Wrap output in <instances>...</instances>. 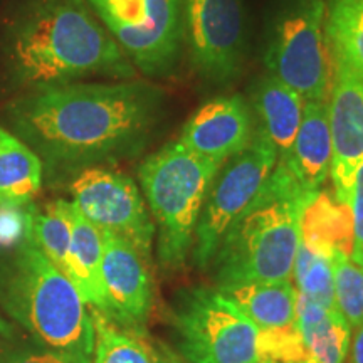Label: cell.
<instances>
[{"mask_svg": "<svg viewBox=\"0 0 363 363\" xmlns=\"http://www.w3.org/2000/svg\"><path fill=\"white\" fill-rule=\"evenodd\" d=\"M162 108V91L143 83L44 86L16 106L24 133L45 155L89 162L133 147Z\"/></svg>", "mask_w": 363, "mask_h": 363, "instance_id": "6da1fadb", "label": "cell"}, {"mask_svg": "<svg viewBox=\"0 0 363 363\" xmlns=\"http://www.w3.org/2000/svg\"><path fill=\"white\" fill-rule=\"evenodd\" d=\"M17 78L33 86L66 84L89 74L133 76V67L81 0H49L17 29Z\"/></svg>", "mask_w": 363, "mask_h": 363, "instance_id": "7a4b0ae2", "label": "cell"}, {"mask_svg": "<svg viewBox=\"0 0 363 363\" xmlns=\"http://www.w3.org/2000/svg\"><path fill=\"white\" fill-rule=\"evenodd\" d=\"M313 195L276 163L264 187L217 247L211 262L217 288L291 281L301 216Z\"/></svg>", "mask_w": 363, "mask_h": 363, "instance_id": "3957f363", "label": "cell"}, {"mask_svg": "<svg viewBox=\"0 0 363 363\" xmlns=\"http://www.w3.org/2000/svg\"><path fill=\"white\" fill-rule=\"evenodd\" d=\"M0 301L35 342L91 363V310L72 281L27 238L0 271Z\"/></svg>", "mask_w": 363, "mask_h": 363, "instance_id": "277c9868", "label": "cell"}, {"mask_svg": "<svg viewBox=\"0 0 363 363\" xmlns=\"http://www.w3.org/2000/svg\"><path fill=\"white\" fill-rule=\"evenodd\" d=\"M220 167L190 152L179 140L140 165L138 179L160 230L158 254L165 266H182L192 251L195 227Z\"/></svg>", "mask_w": 363, "mask_h": 363, "instance_id": "5b68a950", "label": "cell"}, {"mask_svg": "<svg viewBox=\"0 0 363 363\" xmlns=\"http://www.w3.org/2000/svg\"><path fill=\"white\" fill-rule=\"evenodd\" d=\"M174 326L185 363H271L262 355L261 330L217 289L180 293Z\"/></svg>", "mask_w": 363, "mask_h": 363, "instance_id": "8992f818", "label": "cell"}, {"mask_svg": "<svg viewBox=\"0 0 363 363\" xmlns=\"http://www.w3.org/2000/svg\"><path fill=\"white\" fill-rule=\"evenodd\" d=\"M266 66L305 101H328L335 61L326 35L325 0H301L278 22Z\"/></svg>", "mask_w": 363, "mask_h": 363, "instance_id": "52a82bcc", "label": "cell"}, {"mask_svg": "<svg viewBox=\"0 0 363 363\" xmlns=\"http://www.w3.org/2000/svg\"><path fill=\"white\" fill-rule=\"evenodd\" d=\"M276 163L278 150L257 130L249 147L220 167L195 227L192 256L201 269L211 266L222 238L257 197Z\"/></svg>", "mask_w": 363, "mask_h": 363, "instance_id": "ba28073f", "label": "cell"}, {"mask_svg": "<svg viewBox=\"0 0 363 363\" xmlns=\"http://www.w3.org/2000/svg\"><path fill=\"white\" fill-rule=\"evenodd\" d=\"M104 29L145 74L175 65L182 40V0H88Z\"/></svg>", "mask_w": 363, "mask_h": 363, "instance_id": "9c48e42d", "label": "cell"}, {"mask_svg": "<svg viewBox=\"0 0 363 363\" xmlns=\"http://www.w3.org/2000/svg\"><path fill=\"white\" fill-rule=\"evenodd\" d=\"M72 206L99 230L128 240L150 257L155 224L138 187L128 175L89 167L72 180Z\"/></svg>", "mask_w": 363, "mask_h": 363, "instance_id": "30bf717a", "label": "cell"}, {"mask_svg": "<svg viewBox=\"0 0 363 363\" xmlns=\"http://www.w3.org/2000/svg\"><path fill=\"white\" fill-rule=\"evenodd\" d=\"M185 16L195 67L217 83L233 79L244 54L240 0H187Z\"/></svg>", "mask_w": 363, "mask_h": 363, "instance_id": "8fae6325", "label": "cell"}, {"mask_svg": "<svg viewBox=\"0 0 363 363\" xmlns=\"http://www.w3.org/2000/svg\"><path fill=\"white\" fill-rule=\"evenodd\" d=\"M335 76L328 98L335 199L350 206L357 169L363 162V72L333 56Z\"/></svg>", "mask_w": 363, "mask_h": 363, "instance_id": "7c38bea8", "label": "cell"}, {"mask_svg": "<svg viewBox=\"0 0 363 363\" xmlns=\"http://www.w3.org/2000/svg\"><path fill=\"white\" fill-rule=\"evenodd\" d=\"M101 286L106 310L103 315L118 325L138 330L153 305L148 261L128 240L101 230Z\"/></svg>", "mask_w": 363, "mask_h": 363, "instance_id": "4fadbf2b", "label": "cell"}, {"mask_svg": "<svg viewBox=\"0 0 363 363\" xmlns=\"http://www.w3.org/2000/svg\"><path fill=\"white\" fill-rule=\"evenodd\" d=\"M252 115L240 96H219L203 103L182 128L179 142L190 152L224 163L249 147Z\"/></svg>", "mask_w": 363, "mask_h": 363, "instance_id": "5bb4252c", "label": "cell"}, {"mask_svg": "<svg viewBox=\"0 0 363 363\" xmlns=\"http://www.w3.org/2000/svg\"><path fill=\"white\" fill-rule=\"evenodd\" d=\"M278 165L306 192H320L331 167L328 101H305L296 138L288 153L278 158Z\"/></svg>", "mask_w": 363, "mask_h": 363, "instance_id": "9a60e30c", "label": "cell"}, {"mask_svg": "<svg viewBox=\"0 0 363 363\" xmlns=\"http://www.w3.org/2000/svg\"><path fill=\"white\" fill-rule=\"evenodd\" d=\"M224 294L261 331H279L296 325L298 291L293 281L220 286Z\"/></svg>", "mask_w": 363, "mask_h": 363, "instance_id": "2e32d148", "label": "cell"}, {"mask_svg": "<svg viewBox=\"0 0 363 363\" xmlns=\"http://www.w3.org/2000/svg\"><path fill=\"white\" fill-rule=\"evenodd\" d=\"M296 328L305 350L303 363H345L350 352L352 328L337 310L298 294Z\"/></svg>", "mask_w": 363, "mask_h": 363, "instance_id": "e0dca14e", "label": "cell"}, {"mask_svg": "<svg viewBox=\"0 0 363 363\" xmlns=\"http://www.w3.org/2000/svg\"><path fill=\"white\" fill-rule=\"evenodd\" d=\"M254 106L259 116V131L278 150V158L286 155L301 125L305 99L269 74L254 91Z\"/></svg>", "mask_w": 363, "mask_h": 363, "instance_id": "ac0fdd59", "label": "cell"}, {"mask_svg": "<svg viewBox=\"0 0 363 363\" xmlns=\"http://www.w3.org/2000/svg\"><path fill=\"white\" fill-rule=\"evenodd\" d=\"M74 207V206H72ZM103 234L78 208L72 211V235L69 257H67V278L78 288L81 296L91 310L104 313V293L101 286Z\"/></svg>", "mask_w": 363, "mask_h": 363, "instance_id": "d6986e66", "label": "cell"}, {"mask_svg": "<svg viewBox=\"0 0 363 363\" xmlns=\"http://www.w3.org/2000/svg\"><path fill=\"white\" fill-rule=\"evenodd\" d=\"M40 185V158L17 136L0 128V207L27 206L39 194Z\"/></svg>", "mask_w": 363, "mask_h": 363, "instance_id": "ffe728a7", "label": "cell"}, {"mask_svg": "<svg viewBox=\"0 0 363 363\" xmlns=\"http://www.w3.org/2000/svg\"><path fill=\"white\" fill-rule=\"evenodd\" d=\"M301 240L311 247L350 257L355 244L350 206L330 194L316 192L301 216Z\"/></svg>", "mask_w": 363, "mask_h": 363, "instance_id": "44dd1931", "label": "cell"}, {"mask_svg": "<svg viewBox=\"0 0 363 363\" xmlns=\"http://www.w3.org/2000/svg\"><path fill=\"white\" fill-rule=\"evenodd\" d=\"M94 343L91 363H163L160 350L138 330L118 325L103 313L91 310Z\"/></svg>", "mask_w": 363, "mask_h": 363, "instance_id": "7402d4cb", "label": "cell"}, {"mask_svg": "<svg viewBox=\"0 0 363 363\" xmlns=\"http://www.w3.org/2000/svg\"><path fill=\"white\" fill-rule=\"evenodd\" d=\"M72 202L57 199L30 217L29 238L44 257L67 276L72 235Z\"/></svg>", "mask_w": 363, "mask_h": 363, "instance_id": "603a6c76", "label": "cell"}, {"mask_svg": "<svg viewBox=\"0 0 363 363\" xmlns=\"http://www.w3.org/2000/svg\"><path fill=\"white\" fill-rule=\"evenodd\" d=\"M335 252L321 251L310 244L299 242L293 267V284L299 296L318 303L328 310L335 306Z\"/></svg>", "mask_w": 363, "mask_h": 363, "instance_id": "cb8c5ba5", "label": "cell"}, {"mask_svg": "<svg viewBox=\"0 0 363 363\" xmlns=\"http://www.w3.org/2000/svg\"><path fill=\"white\" fill-rule=\"evenodd\" d=\"M326 35L333 56L363 72V0H333Z\"/></svg>", "mask_w": 363, "mask_h": 363, "instance_id": "d4e9b609", "label": "cell"}, {"mask_svg": "<svg viewBox=\"0 0 363 363\" xmlns=\"http://www.w3.org/2000/svg\"><path fill=\"white\" fill-rule=\"evenodd\" d=\"M335 306L352 330L363 325V267L352 257L335 252Z\"/></svg>", "mask_w": 363, "mask_h": 363, "instance_id": "484cf974", "label": "cell"}, {"mask_svg": "<svg viewBox=\"0 0 363 363\" xmlns=\"http://www.w3.org/2000/svg\"><path fill=\"white\" fill-rule=\"evenodd\" d=\"M0 363H86L81 358L71 355V353L52 350V348L43 347H22L11 348L2 357Z\"/></svg>", "mask_w": 363, "mask_h": 363, "instance_id": "4316f807", "label": "cell"}, {"mask_svg": "<svg viewBox=\"0 0 363 363\" xmlns=\"http://www.w3.org/2000/svg\"><path fill=\"white\" fill-rule=\"evenodd\" d=\"M350 211L353 217V234H355V244L353 247L363 246V162L357 169L355 182H353Z\"/></svg>", "mask_w": 363, "mask_h": 363, "instance_id": "83f0119b", "label": "cell"}, {"mask_svg": "<svg viewBox=\"0 0 363 363\" xmlns=\"http://www.w3.org/2000/svg\"><path fill=\"white\" fill-rule=\"evenodd\" d=\"M16 342V330L12 325L0 315V360L6 353L12 348V343Z\"/></svg>", "mask_w": 363, "mask_h": 363, "instance_id": "f1b7e54d", "label": "cell"}, {"mask_svg": "<svg viewBox=\"0 0 363 363\" xmlns=\"http://www.w3.org/2000/svg\"><path fill=\"white\" fill-rule=\"evenodd\" d=\"M350 363H363V325L355 330L350 345Z\"/></svg>", "mask_w": 363, "mask_h": 363, "instance_id": "f546056e", "label": "cell"}, {"mask_svg": "<svg viewBox=\"0 0 363 363\" xmlns=\"http://www.w3.org/2000/svg\"><path fill=\"white\" fill-rule=\"evenodd\" d=\"M158 350H160V353H162L163 363H185L184 360H180V358H177V355L170 350V348L160 347V348H158Z\"/></svg>", "mask_w": 363, "mask_h": 363, "instance_id": "4dcf8cb0", "label": "cell"}, {"mask_svg": "<svg viewBox=\"0 0 363 363\" xmlns=\"http://www.w3.org/2000/svg\"><path fill=\"white\" fill-rule=\"evenodd\" d=\"M352 261H355L358 266L363 267V246H358V247H353L352 251Z\"/></svg>", "mask_w": 363, "mask_h": 363, "instance_id": "1f68e13d", "label": "cell"}]
</instances>
